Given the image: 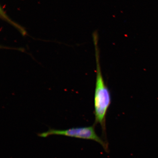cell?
<instances>
[{"label": "cell", "mask_w": 158, "mask_h": 158, "mask_svg": "<svg viewBox=\"0 0 158 158\" xmlns=\"http://www.w3.org/2000/svg\"><path fill=\"white\" fill-rule=\"evenodd\" d=\"M96 52V78L95 87L94 106L95 120L94 125L100 124L102 130L103 139L106 138V118L108 109L111 103L109 89L105 82L101 68L99 56Z\"/></svg>", "instance_id": "1"}, {"label": "cell", "mask_w": 158, "mask_h": 158, "mask_svg": "<svg viewBox=\"0 0 158 158\" xmlns=\"http://www.w3.org/2000/svg\"><path fill=\"white\" fill-rule=\"evenodd\" d=\"M94 125L88 127H76L66 130H59L49 128L48 131L38 134L39 137L45 138L51 135H62L68 137L92 140L100 144L105 151L108 152V143L97 134Z\"/></svg>", "instance_id": "2"}]
</instances>
